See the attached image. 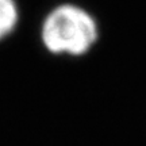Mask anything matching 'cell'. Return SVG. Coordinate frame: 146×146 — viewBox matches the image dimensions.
Instances as JSON below:
<instances>
[{"label":"cell","instance_id":"6da1fadb","mask_svg":"<svg viewBox=\"0 0 146 146\" xmlns=\"http://www.w3.org/2000/svg\"><path fill=\"white\" fill-rule=\"evenodd\" d=\"M98 27L87 11L76 5H61L43 22L42 39L53 53L83 54L94 45Z\"/></svg>","mask_w":146,"mask_h":146},{"label":"cell","instance_id":"7a4b0ae2","mask_svg":"<svg viewBox=\"0 0 146 146\" xmlns=\"http://www.w3.org/2000/svg\"><path fill=\"white\" fill-rule=\"evenodd\" d=\"M18 21V10L14 0H0V39L10 34Z\"/></svg>","mask_w":146,"mask_h":146}]
</instances>
